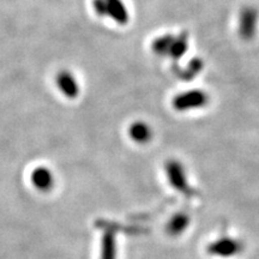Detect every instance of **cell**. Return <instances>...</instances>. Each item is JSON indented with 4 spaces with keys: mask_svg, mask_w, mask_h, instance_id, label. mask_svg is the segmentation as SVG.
I'll list each match as a JSON object with an SVG mask.
<instances>
[{
    "mask_svg": "<svg viewBox=\"0 0 259 259\" xmlns=\"http://www.w3.org/2000/svg\"><path fill=\"white\" fill-rule=\"evenodd\" d=\"M210 101V97L204 90L192 89L177 94L171 100V107L178 112L196 111L204 108Z\"/></svg>",
    "mask_w": 259,
    "mask_h": 259,
    "instance_id": "obj_1",
    "label": "cell"
},
{
    "mask_svg": "<svg viewBox=\"0 0 259 259\" xmlns=\"http://www.w3.org/2000/svg\"><path fill=\"white\" fill-rule=\"evenodd\" d=\"M259 12L254 6H244L238 14L236 31L239 37L244 41L253 40L258 32Z\"/></svg>",
    "mask_w": 259,
    "mask_h": 259,
    "instance_id": "obj_2",
    "label": "cell"
},
{
    "mask_svg": "<svg viewBox=\"0 0 259 259\" xmlns=\"http://www.w3.org/2000/svg\"><path fill=\"white\" fill-rule=\"evenodd\" d=\"M56 85L59 92L69 100H74L79 96L80 87L78 80L69 70H61L54 78Z\"/></svg>",
    "mask_w": 259,
    "mask_h": 259,
    "instance_id": "obj_3",
    "label": "cell"
},
{
    "mask_svg": "<svg viewBox=\"0 0 259 259\" xmlns=\"http://www.w3.org/2000/svg\"><path fill=\"white\" fill-rule=\"evenodd\" d=\"M166 170L169 183L174 189L180 191L181 193L186 194V196H192L194 191L187 185V180L185 176V170L184 167L181 166L178 161H168L166 164Z\"/></svg>",
    "mask_w": 259,
    "mask_h": 259,
    "instance_id": "obj_4",
    "label": "cell"
},
{
    "mask_svg": "<svg viewBox=\"0 0 259 259\" xmlns=\"http://www.w3.org/2000/svg\"><path fill=\"white\" fill-rule=\"evenodd\" d=\"M107 17L119 25H126L130 21L128 10L124 0H105Z\"/></svg>",
    "mask_w": 259,
    "mask_h": 259,
    "instance_id": "obj_5",
    "label": "cell"
},
{
    "mask_svg": "<svg viewBox=\"0 0 259 259\" xmlns=\"http://www.w3.org/2000/svg\"><path fill=\"white\" fill-rule=\"evenodd\" d=\"M241 242L236 241L234 239H221L208 246V252L210 254L222 255V257H229L234 255L241 251Z\"/></svg>",
    "mask_w": 259,
    "mask_h": 259,
    "instance_id": "obj_6",
    "label": "cell"
},
{
    "mask_svg": "<svg viewBox=\"0 0 259 259\" xmlns=\"http://www.w3.org/2000/svg\"><path fill=\"white\" fill-rule=\"evenodd\" d=\"M32 185L40 191H50L54 185V177L46 167H36L31 173Z\"/></svg>",
    "mask_w": 259,
    "mask_h": 259,
    "instance_id": "obj_7",
    "label": "cell"
},
{
    "mask_svg": "<svg viewBox=\"0 0 259 259\" xmlns=\"http://www.w3.org/2000/svg\"><path fill=\"white\" fill-rule=\"evenodd\" d=\"M128 136L136 143L144 144L153 138V131L147 122L135 121L128 127Z\"/></svg>",
    "mask_w": 259,
    "mask_h": 259,
    "instance_id": "obj_8",
    "label": "cell"
},
{
    "mask_svg": "<svg viewBox=\"0 0 259 259\" xmlns=\"http://www.w3.org/2000/svg\"><path fill=\"white\" fill-rule=\"evenodd\" d=\"M204 67V63L202 59L199 58H193L192 60H190L183 69L178 70L177 74L179 76V78L184 79V80H191L193 78H196V76L203 71Z\"/></svg>",
    "mask_w": 259,
    "mask_h": 259,
    "instance_id": "obj_9",
    "label": "cell"
},
{
    "mask_svg": "<svg viewBox=\"0 0 259 259\" xmlns=\"http://www.w3.org/2000/svg\"><path fill=\"white\" fill-rule=\"evenodd\" d=\"M187 51H189V36L186 32H181L180 35L174 37L168 57H170L173 60H179L185 56Z\"/></svg>",
    "mask_w": 259,
    "mask_h": 259,
    "instance_id": "obj_10",
    "label": "cell"
},
{
    "mask_svg": "<svg viewBox=\"0 0 259 259\" xmlns=\"http://www.w3.org/2000/svg\"><path fill=\"white\" fill-rule=\"evenodd\" d=\"M100 259H116V242L114 232L105 231L101 242V258Z\"/></svg>",
    "mask_w": 259,
    "mask_h": 259,
    "instance_id": "obj_11",
    "label": "cell"
},
{
    "mask_svg": "<svg viewBox=\"0 0 259 259\" xmlns=\"http://www.w3.org/2000/svg\"><path fill=\"white\" fill-rule=\"evenodd\" d=\"M174 37H176L174 35L164 34L154 38L153 42H151V51H153L156 56L168 57L169 56V51L171 44H173L174 41Z\"/></svg>",
    "mask_w": 259,
    "mask_h": 259,
    "instance_id": "obj_12",
    "label": "cell"
},
{
    "mask_svg": "<svg viewBox=\"0 0 259 259\" xmlns=\"http://www.w3.org/2000/svg\"><path fill=\"white\" fill-rule=\"evenodd\" d=\"M187 225H189V218H187V215H185V213H178L168 223V233L171 235L180 234L181 232L185 231Z\"/></svg>",
    "mask_w": 259,
    "mask_h": 259,
    "instance_id": "obj_13",
    "label": "cell"
},
{
    "mask_svg": "<svg viewBox=\"0 0 259 259\" xmlns=\"http://www.w3.org/2000/svg\"><path fill=\"white\" fill-rule=\"evenodd\" d=\"M92 6H93L94 12H95L99 17H107L105 0H92Z\"/></svg>",
    "mask_w": 259,
    "mask_h": 259,
    "instance_id": "obj_14",
    "label": "cell"
}]
</instances>
